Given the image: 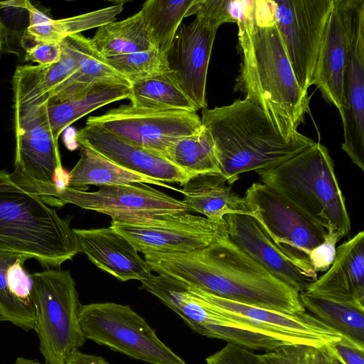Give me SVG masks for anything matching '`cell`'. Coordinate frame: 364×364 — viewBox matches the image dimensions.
I'll list each match as a JSON object with an SVG mask.
<instances>
[{"label":"cell","mask_w":364,"mask_h":364,"mask_svg":"<svg viewBox=\"0 0 364 364\" xmlns=\"http://www.w3.org/2000/svg\"><path fill=\"white\" fill-rule=\"evenodd\" d=\"M151 271L218 296L286 314L306 312L300 292L276 278L228 237L182 253L144 255Z\"/></svg>","instance_id":"6da1fadb"},{"label":"cell","mask_w":364,"mask_h":364,"mask_svg":"<svg viewBox=\"0 0 364 364\" xmlns=\"http://www.w3.org/2000/svg\"><path fill=\"white\" fill-rule=\"evenodd\" d=\"M236 23L241 63L235 90L297 130L309 112L310 97L296 79L267 0L248 2Z\"/></svg>","instance_id":"7a4b0ae2"},{"label":"cell","mask_w":364,"mask_h":364,"mask_svg":"<svg viewBox=\"0 0 364 364\" xmlns=\"http://www.w3.org/2000/svg\"><path fill=\"white\" fill-rule=\"evenodd\" d=\"M200 120L211 135L220 174L230 186L240 174L274 167L315 143L247 96L203 109Z\"/></svg>","instance_id":"3957f363"},{"label":"cell","mask_w":364,"mask_h":364,"mask_svg":"<svg viewBox=\"0 0 364 364\" xmlns=\"http://www.w3.org/2000/svg\"><path fill=\"white\" fill-rule=\"evenodd\" d=\"M80 252L69 220L0 171V254L34 259L50 269Z\"/></svg>","instance_id":"277c9868"},{"label":"cell","mask_w":364,"mask_h":364,"mask_svg":"<svg viewBox=\"0 0 364 364\" xmlns=\"http://www.w3.org/2000/svg\"><path fill=\"white\" fill-rule=\"evenodd\" d=\"M261 183L280 195L327 231H350L345 198L328 149L319 142L283 163L256 171Z\"/></svg>","instance_id":"5b68a950"},{"label":"cell","mask_w":364,"mask_h":364,"mask_svg":"<svg viewBox=\"0 0 364 364\" xmlns=\"http://www.w3.org/2000/svg\"><path fill=\"white\" fill-rule=\"evenodd\" d=\"M34 331L46 364H65L72 352L81 348L86 338L80 325L81 304L75 282L69 271L46 269L31 274Z\"/></svg>","instance_id":"8992f818"},{"label":"cell","mask_w":364,"mask_h":364,"mask_svg":"<svg viewBox=\"0 0 364 364\" xmlns=\"http://www.w3.org/2000/svg\"><path fill=\"white\" fill-rule=\"evenodd\" d=\"M47 104L14 109L16 149L10 176L51 206L56 186L68 187V173L63 168L58 143L50 129Z\"/></svg>","instance_id":"52a82bcc"},{"label":"cell","mask_w":364,"mask_h":364,"mask_svg":"<svg viewBox=\"0 0 364 364\" xmlns=\"http://www.w3.org/2000/svg\"><path fill=\"white\" fill-rule=\"evenodd\" d=\"M192 15L196 17L191 23L180 26L168 57L181 87L199 110L207 108L208 69L217 31L236 20L227 0H194L186 17Z\"/></svg>","instance_id":"ba28073f"},{"label":"cell","mask_w":364,"mask_h":364,"mask_svg":"<svg viewBox=\"0 0 364 364\" xmlns=\"http://www.w3.org/2000/svg\"><path fill=\"white\" fill-rule=\"evenodd\" d=\"M78 318L86 339L99 345L149 364H187L129 305L81 304Z\"/></svg>","instance_id":"9c48e42d"},{"label":"cell","mask_w":364,"mask_h":364,"mask_svg":"<svg viewBox=\"0 0 364 364\" xmlns=\"http://www.w3.org/2000/svg\"><path fill=\"white\" fill-rule=\"evenodd\" d=\"M248 214L260 224L279 250L314 282L318 278L310 252L321 244L328 231L280 195L259 182L243 197Z\"/></svg>","instance_id":"30bf717a"},{"label":"cell","mask_w":364,"mask_h":364,"mask_svg":"<svg viewBox=\"0 0 364 364\" xmlns=\"http://www.w3.org/2000/svg\"><path fill=\"white\" fill-rule=\"evenodd\" d=\"M144 255L182 253L205 248L228 236L224 221H213L188 212L129 220L110 226Z\"/></svg>","instance_id":"8fae6325"},{"label":"cell","mask_w":364,"mask_h":364,"mask_svg":"<svg viewBox=\"0 0 364 364\" xmlns=\"http://www.w3.org/2000/svg\"><path fill=\"white\" fill-rule=\"evenodd\" d=\"M160 301L178 315L189 328L203 336L264 351L299 345L292 339L221 314L183 282L166 285L160 295Z\"/></svg>","instance_id":"7c38bea8"},{"label":"cell","mask_w":364,"mask_h":364,"mask_svg":"<svg viewBox=\"0 0 364 364\" xmlns=\"http://www.w3.org/2000/svg\"><path fill=\"white\" fill-rule=\"evenodd\" d=\"M267 3L296 79L308 92L333 0H267Z\"/></svg>","instance_id":"4fadbf2b"},{"label":"cell","mask_w":364,"mask_h":364,"mask_svg":"<svg viewBox=\"0 0 364 364\" xmlns=\"http://www.w3.org/2000/svg\"><path fill=\"white\" fill-rule=\"evenodd\" d=\"M86 124L98 126L118 137L164 156L177 139L196 134L203 126L196 112L155 109L132 104L120 105L99 116H90Z\"/></svg>","instance_id":"5bb4252c"},{"label":"cell","mask_w":364,"mask_h":364,"mask_svg":"<svg viewBox=\"0 0 364 364\" xmlns=\"http://www.w3.org/2000/svg\"><path fill=\"white\" fill-rule=\"evenodd\" d=\"M52 199L58 207L72 203L107 215L112 220H136L188 211L182 200L145 183L106 186L94 192L65 187L55 189Z\"/></svg>","instance_id":"9a60e30c"},{"label":"cell","mask_w":364,"mask_h":364,"mask_svg":"<svg viewBox=\"0 0 364 364\" xmlns=\"http://www.w3.org/2000/svg\"><path fill=\"white\" fill-rule=\"evenodd\" d=\"M344 141L341 149L364 171V1L353 0L348 52L339 109Z\"/></svg>","instance_id":"2e32d148"},{"label":"cell","mask_w":364,"mask_h":364,"mask_svg":"<svg viewBox=\"0 0 364 364\" xmlns=\"http://www.w3.org/2000/svg\"><path fill=\"white\" fill-rule=\"evenodd\" d=\"M189 285L221 314L289 338L299 345L331 349L334 343L348 339L306 311L290 314L241 304Z\"/></svg>","instance_id":"e0dca14e"},{"label":"cell","mask_w":364,"mask_h":364,"mask_svg":"<svg viewBox=\"0 0 364 364\" xmlns=\"http://www.w3.org/2000/svg\"><path fill=\"white\" fill-rule=\"evenodd\" d=\"M75 139L82 148L155 181L183 186L191 178L165 156L132 144L98 126L85 124L77 132Z\"/></svg>","instance_id":"ac0fdd59"},{"label":"cell","mask_w":364,"mask_h":364,"mask_svg":"<svg viewBox=\"0 0 364 364\" xmlns=\"http://www.w3.org/2000/svg\"><path fill=\"white\" fill-rule=\"evenodd\" d=\"M353 0H333L321 45L312 85L339 110L343 76L348 52L350 16Z\"/></svg>","instance_id":"d6986e66"},{"label":"cell","mask_w":364,"mask_h":364,"mask_svg":"<svg viewBox=\"0 0 364 364\" xmlns=\"http://www.w3.org/2000/svg\"><path fill=\"white\" fill-rule=\"evenodd\" d=\"M225 220L229 238L276 278L300 293L314 282L279 250L254 217L233 213L225 215Z\"/></svg>","instance_id":"ffe728a7"},{"label":"cell","mask_w":364,"mask_h":364,"mask_svg":"<svg viewBox=\"0 0 364 364\" xmlns=\"http://www.w3.org/2000/svg\"><path fill=\"white\" fill-rule=\"evenodd\" d=\"M80 252L97 267L121 282L141 280L151 269L138 251L111 227L73 229Z\"/></svg>","instance_id":"44dd1931"},{"label":"cell","mask_w":364,"mask_h":364,"mask_svg":"<svg viewBox=\"0 0 364 364\" xmlns=\"http://www.w3.org/2000/svg\"><path fill=\"white\" fill-rule=\"evenodd\" d=\"M85 36H68L60 43L62 55L55 63L19 65L12 78L14 109L48 103L52 91L77 68Z\"/></svg>","instance_id":"7402d4cb"},{"label":"cell","mask_w":364,"mask_h":364,"mask_svg":"<svg viewBox=\"0 0 364 364\" xmlns=\"http://www.w3.org/2000/svg\"><path fill=\"white\" fill-rule=\"evenodd\" d=\"M305 291L364 307V231L336 248L329 269Z\"/></svg>","instance_id":"603a6c76"},{"label":"cell","mask_w":364,"mask_h":364,"mask_svg":"<svg viewBox=\"0 0 364 364\" xmlns=\"http://www.w3.org/2000/svg\"><path fill=\"white\" fill-rule=\"evenodd\" d=\"M27 257L0 254V321L24 331L36 324L32 302L33 279L24 267Z\"/></svg>","instance_id":"cb8c5ba5"},{"label":"cell","mask_w":364,"mask_h":364,"mask_svg":"<svg viewBox=\"0 0 364 364\" xmlns=\"http://www.w3.org/2000/svg\"><path fill=\"white\" fill-rule=\"evenodd\" d=\"M178 189L188 210L198 213L213 221H224L233 213H247L244 198L231 191L225 178L219 173L197 175Z\"/></svg>","instance_id":"d4e9b609"},{"label":"cell","mask_w":364,"mask_h":364,"mask_svg":"<svg viewBox=\"0 0 364 364\" xmlns=\"http://www.w3.org/2000/svg\"><path fill=\"white\" fill-rule=\"evenodd\" d=\"M28 14V25L26 34L35 42L60 43L68 36L99 28L114 21L123 10V5L115 4L96 11L61 19H53L38 9L31 1H23Z\"/></svg>","instance_id":"484cf974"},{"label":"cell","mask_w":364,"mask_h":364,"mask_svg":"<svg viewBox=\"0 0 364 364\" xmlns=\"http://www.w3.org/2000/svg\"><path fill=\"white\" fill-rule=\"evenodd\" d=\"M131 86L101 84L77 97L47 104V117L55 141L71 124L90 112L109 103L129 99Z\"/></svg>","instance_id":"4316f807"},{"label":"cell","mask_w":364,"mask_h":364,"mask_svg":"<svg viewBox=\"0 0 364 364\" xmlns=\"http://www.w3.org/2000/svg\"><path fill=\"white\" fill-rule=\"evenodd\" d=\"M132 183L153 184L178 191L165 183L122 168L86 148H82L80 159L68 173V187L85 191L90 185L102 187Z\"/></svg>","instance_id":"83f0119b"},{"label":"cell","mask_w":364,"mask_h":364,"mask_svg":"<svg viewBox=\"0 0 364 364\" xmlns=\"http://www.w3.org/2000/svg\"><path fill=\"white\" fill-rule=\"evenodd\" d=\"M101 84L131 85L105 63L94 48L90 38H84L77 70L51 92L48 103L66 101Z\"/></svg>","instance_id":"f1b7e54d"},{"label":"cell","mask_w":364,"mask_h":364,"mask_svg":"<svg viewBox=\"0 0 364 364\" xmlns=\"http://www.w3.org/2000/svg\"><path fill=\"white\" fill-rule=\"evenodd\" d=\"M90 41L102 58L155 48L140 11L122 21L97 28Z\"/></svg>","instance_id":"f546056e"},{"label":"cell","mask_w":364,"mask_h":364,"mask_svg":"<svg viewBox=\"0 0 364 364\" xmlns=\"http://www.w3.org/2000/svg\"><path fill=\"white\" fill-rule=\"evenodd\" d=\"M302 305L311 314L364 348V307L317 294L300 293Z\"/></svg>","instance_id":"4dcf8cb0"},{"label":"cell","mask_w":364,"mask_h":364,"mask_svg":"<svg viewBox=\"0 0 364 364\" xmlns=\"http://www.w3.org/2000/svg\"><path fill=\"white\" fill-rule=\"evenodd\" d=\"M134 106L196 112L195 105L181 87L171 71L131 85L129 99Z\"/></svg>","instance_id":"1f68e13d"},{"label":"cell","mask_w":364,"mask_h":364,"mask_svg":"<svg viewBox=\"0 0 364 364\" xmlns=\"http://www.w3.org/2000/svg\"><path fill=\"white\" fill-rule=\"evenodd\" d=\"M194 0H148L140 10L155 48L168 54Z\"/></svg>","instance_id":"d6a6232c"},{"label":"cell","mask_w":364,"mask_h":364,"mask_svg":"<svg viewBox=\"0 0 364 364\" xmlns=\"http://www.w3.org/2000/svg\"><path fill=\"white\" fill-rule=\"evenodd\" d=\"M164 156L191 177L205 173L220 174L214 144L204 127L196 134L177 139Z\"/></svg>","instance_id":"836d02e7"},{"label":"cell","mask_w":364,"mask_h":364,"mask_svg":"<svg viewBox=\"0 0 364 364\" xmlns=\"http://www.w3.org/2000/svg\"><path fill=\"white\" fill-rule=\"evenodd\" d=\"M168 55L155 48L103 59L132 85L171 71Z\"/></svg>","instance_id":"e575fe53"},{"label":"cell","mask_w":364,"mask_h":364,"mask_svg":"<svg viewBox=\"0 0 364 364\" xmlns=\"http://www.w3.org/2000/svg\"><path fill=\"white\" fill-rule=\"evenodd\" d=\"M265 364H331L328 348L289 345L261 354Z\"/></svg>","instance_id":"d590c367"},{"label":"cell","mask_w":364,"mask_h":364,"mask_svg":"<svg viewBox=\"0 0 364 364\" xmlns=\"http://www.w3.org/2000/svg\"><path fill=\"white\" fill-rule=\"evenodd\" d=\"M206 364H265L261 354L250 349L227 343L222 349L205 358Z\"/></svg>","instance_id":"8d00e7d4"},{"label":"cell","mask_w":364,"mask_h":364,"mask_svg":"<svg viewBox=\"0 0 364 364\" xmlns=\"http://www.w3.org/2000/svg\"><path fill=\"white\" fill-rule=\"evenodd\" d=\"M343 237L338 231L328 230L324 241L310 252L309 262L315 272H326L329 269L336 257V245Z\"/></svg>","instance_id":"74e56055"},{"label":"cell","mask_w":364,"mask_h":364,"mask_svg":"<svg viewBox=\"0 0 364 364\" xmlns=\"http://www.w3.org/2000/svg\"><path fill=\"white\" fill-rule=\"evenodd\" d=\"M30 43L23 46L26 50L25 60L37 63L38 65H50L58 62L62 55L60 43L35 42L26 33L22 42Z\"/></svg>","instance_id":"f35d334b"},{"label":"cell","mask_w":364,"mask_h":364,"mask_svg":"<svg viewBox=\"0 0 364 364\" xmlns=\"http://www.w3.org/2000/svg\"><path fill=\"white\" fill-rule=\"evenodd\" d=\"M330 351L343 364H364V348L348 339L334 343Z\"/></svg>","instance_id":"ab89813d"},{"label":"cell","mask_w":364,"mask_h":364,"mask_svg":"<svg viewBox=\"0 0 364 364\" xmlns=\"http://www.w3.org/2000/svg\"><path fill=\"white\" fill-rule=\"evenodd\" d=\"M65 364H111L101 356L75 350L68 356Z\"/></svg>","instance_id":"60d3db41"},{"label":"cell","mask_w":364,"mask_h":364,"mask_svg":"<svg viewBox=\"0 0 364 364\" xmlns=\"http://www.w3.org/2000/svg\"><path fill=\"white\" fill-rule=\"evenodd\" d=\"M6 38V28L2 18L0 16V50L3 49Z\"/></svg>","instance_id":"b9f144b4"},{"label":"cell","mask_w":364,"mask_h":364,"mask_svg":"<svg viewBox=\"0 0 364 364\" xmlns=\"http://www.w3.org/2000/svg\"><path fill=\"white\" fill-rule=\"evenodd\" d=\"M14 364H46L38 362L36 360L29 359L23 357H18L16 359Z\"/></svg>","instance_id":"7bdbcfd3"},{"label":"cell","mask_w":364,"mask_h":364,"mask_svg":"<svg viewBox=\"0 0 364 364\" xmlns=\"http://www.w3.org/2000/svg\"><path fill=\"white\" fill-rule=\"evenodd\" d=\"M332 354V360L331 364H343L342 362H341L334 355Z\"/></svg>","instance_id":"ee69618b"}]
</instances>
